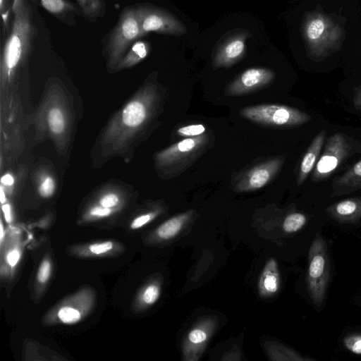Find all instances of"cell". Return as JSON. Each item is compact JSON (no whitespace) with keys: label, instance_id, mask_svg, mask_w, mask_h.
Returning a JSON list of instances; mask_svg holds the SVG:
<instances>
[{"label":"cell","instance_id":"1","mask_svg":"<svg viewBox=\"0 0 361 361\" xmlns=\"http://www.w3.org/2000/svg\"><path fill=\"white\" fill-rule=\"evenodd\" d=\"M307 287L313 304L323 305L330 275V261L326 244L317 233L310 247L308 255Z\"/></svg>","mask_w":361,"mask_h":361},{"label":"cell","instance_id":"2","mask_svg":"<svg viewBox=\"0 0 361 361\" xmlns=\"http://www.w3.org/2000/svg\"><path fill=\"white\" fill-rule=\"evenodd\" d=\"M358 146L359 143L346 134L336 133L330 136L312 171V181L317 183L328 178L348 157L359 150Z\"/></svg>","mask_w":361,"mask_h":361},{"label":"cell","instance_id":"3","mask_svg":"<svg viewBox=\"0 0 361 361\" xmlns=\"http://www.w3.org/2000/svg\"><path fill=\"white\" fill-rule=\"evenodd\" d=\"M241 116L257 123L274 127H293L310 121L311 116L300 110L281 104H260L240 111Z\"/></svg>","mask_w":361,"mask_h":361},{"label":"cell","instance_id":"4","mask_svg":"<svg viewBox=\"0 0 361 361\" xmlns=\"http://www.w3.org/2000/svg\"><path fill=\"white\" fill-rule=\"evenodd\" d=\"M142 35L137 8H130L123 11L106 44L109 63L111 65L119 63L128 49Z\"/></svg>","mask_w":361,"mask_h":361},{"label":"cell","instance_id":"5","mask_svg":"<svg viewBox=\"0 0 361 361\" xmlns=\"http://www.w3.org/2000/svg\"><path fill=\"white\" fill-rule=\"evenodd\" d=\"M303 35L310 49L317 56L338 42L341 28L330 17L320 13L308 16L303 25Z\"/></svg>","mask_w":361,"mask_h":361},{"label":"cell","instance_id":"6","mask_svg":"<svg viewBox=\"0 0 361 361\" xmlns=\"http://www.w3.org/2000/svg\"><path fill=\"white\" fill-rule=\"evenodd\" d=\"M137 8L142 37L150 32L181 35L187 31L185 25L168 11L152 6H142Z\"/></svg>","mask_w":361,"mask_h":361},{"label":"cell","instance_id":"7","mask_svg":"<svg viewBox=\"0 0 361 361\" xmlns=\"http://www.w3.org/2000/svg\"><path fill=\"white\" fill-rule=\"evenodd\" d=\"M251 36V32L243 28L226 33L214 47V68H228L240 61L246 54V42Z\"/></svg>","mask_w":361,"mask_h":361},{"label":"cell","instance_id":"8","mask_svg":"<svg viewBox=\"0 0 361 361\" xmlns=\"http://www.w3.org/2000/svg\"><path fill=\"white\" fill-rule=\"evenodd\" d=\"M275 73L267 68H250L243 71L227 87L226 94L244 95L261 89L273 82Z\"/></svg>","mask_w":361,"mask_h":361},{"label":"cell","instance_id":"9","mask_svg":"<svg viewBox=\"0 0 361 361\" xmlns=\"http://www.w3.org/2000/svg\"><path fill=\"white\" fill-rule=\"evenodd\" d=\"M207 137L205 135L185 137L175 143L157 155L160 164L167 166H175L183 164L196 155L206 143Z\"/></svg>","mask_w":361,"mask_h":361},{"label":"cell","instance_id":"10","mask_svg":"<svg viewBox=\"0 0 361 361\" xmlns=\"http://www.w3.org/2000/svg\"><path fill=\"white\" fill-rule=\"evenodd\" d=\"M283 159L275 158L250 169L238 183L240 191L255 190L266 185L279 172Z\"/></svg>","mask_w":361,"mask_h":361},{"label":"cell","instance_id":"11","mask_svg":"<svg viewBox=\"0 0 361 361\" xmlns=\"http://www.w3.org/2000/svg\"><path fill=\"white\" fill-rule=\"evenodd\" d=\"M326 214L337 222L356 224L361 219V197L347 198L331 204Z\"/></svg>","mask_w":361,"mask_h":361},{"label":"cell","instance_id":"12","mask_svg":"<svg viewBox=\"0 0 361 361\" xmlns=\"http://www.w3.org/2000/svg\"><path fill=\"white\" fill-rule=\"evenodd\" d=\"M361 189V159L350 167L345 173L334 179L332 197L341 196Z\"/></svg>","mask_w":361,"mask_h":361},{"label":"cell","instance_id":"13","mask_svg":"<svg viewBox=\"0 0 361 361\" xmlns=\"http://www.w3.org/2000/svg\"><path fill=\"white\" fill-rule=\"evenodd\" d=\"M326 137V131H320L312 140L303 156L298 172L297 183L302 185L312 172L317 162Z\"/></svg>","mask_w":361,"mask_h":361},{"label":"cell","instance_id":"14","mask_svg":"<svg viewBox=\"0 0 361 361\" xmlns=\"http://www.w3.org/2000/svg\"><path fill=\"white\" fill-rule=\"evenodd\" d=\"M147 115V106L140 101L134 100L130 102L123 111V121L129 127H137L141 125Z\"/></svg>","mask_w":361,"mask_h":361},{"label":"cell","instance_id":"15","mask_svg":"<svg viewBox=\"0 0 361 361\" xmlns=\"http://www.w3.org/2000/svg\"><path fill=\"white\" fill-rule=\"evenodd\" d=\"M149 51V44L145 41H136L118 63L120 67H128L144 59Z\"/></svg>","mask_w":361,"mask_h":361},{"label":"cell","instance_id":"16","mask_svg":"<svg viewBox=\"0 0 361 361\" xmlns=\"http://www.w3.org/2000/svg\"><path fill=\"white\" fill-rule=\"evenodd\" d=\"M188 218V214H183L166 221L158 228V235L165 240L173 238L180 232Z\"/></svg>","mask_w":361,"mask_h":361},{"label":"cell","instance_id":"17","mask_svg":"<svg viewBox=\"0 0 361 361\" xmlns=\"http://www.w3.org/2000/svg\"><path fill=\"white\" fill-rule=\"evenodd\" d=\"M260 286L267 293H274L278 290L279 277L274 260H271V271L269 267L267 266L260 280Z\"/></svg>","mask_w":361,"mask_h":361},{"label":"cell","instance_id":"18","mask_svg":"<svg viewBox=\"0 0 361 361\" xmlns=\"http://www.w3.org/2000/svg\"><path fill=\"white\" fill-rule=\"evenodd\" d=\"M307 223V217L300 212L288 214L283 223V228L287 233H294L300 230Z\"/></svg>","mask_w":361,"mask_h":361},{"label":"cell","instance_id":"19","mask_svg":"<svg viewBox=\"0 0 361 361\" xmlns=\"http://www.w3.org/2000/svg\"><path fill=\"white\" fill-rule=\"evenodd\" d=\"M344 348L352 353L361 354V331L346 334L343 340Z\"/></svg>","mask_w":361,"mask_h":361},{"label":"cell","instance_id":"20","mask_svg":"<svg viewBox=\"0 0 361 361\" xmlns=\"http://www.w3.org/2000/svg\"><path fill=\"white\" fill-rule=\"evenodd\" d=\"M48 123L52 132L61 133L65 126V121L61 111L56 108L52 109L48 115Z\"/></svg>","mask_w":361,"mask_h":361},{"label":"cell","instance_id":"21","mask_svg":"<svg viewBox=\"0 0 361 361\" xmlns=\"http://www.w3.org/2000/svg\"><path fill=\"white\" fill-rule=\"evenodd\" d=\"M58 317L65 324H74L80 320V314L74 308L63 307L59 310Z\"/></svg>","mask_w":361,"mask_h":361},{"label":"cell","instance_id":"22","mask_svg":"<svg viewBox=\"0 0 361 361\" xmlns=\"http://www.w3.org/2000/svg\"><path fill=\"white\" fill-rule=\"evenodd\" d=\"M205 130L206 128L202 124H192L179 128L177 133L182 137H192L203 135Z\"/></svg>","mask_w":361,"mask_h":361},{"label":"cell","instance_id":"23","mask_svg":"<svg viewBox=\"0 0 361 361\" xmlns=\"http://www.w3.org/2000/svg\"><path fill=\"white\" fill-rule=\"evenodd\" d=\"M44 8L53 13H60L68 9V4L64 0H41Z\"/></svg>","mask_w":361,"mask_h":361},{"label":"cell","instance_id":"24","mask_svg":"<svg viewBox=\"0 0 361 361\" xmlns=\"http://www.w3.org/2000/svg\"><path fill=\"white\" fill-rule=\"evenodd\" d=\"M55 190V183L51 177H46L39 187V192L44 197L51 196Z\"/></svg>","mask_w":361,"mask_h":361},{"label":"cell","instance_id":"25","mask_svg":"<svg viewBox=\"0 0 361 361\" xmlns=\"http://www.w3.org/2000/svg\"><path fill=\"white\" fill-rule=\"evenodd\" d=\"M159 296V288L155 285H150L142 294L143 301L148 305L154 303Z\"/></svg>","mask_w":361,"mask_h":361},{"label":"cell","instance_id":"26","mask_svg":"<svg viewBox=\"0 0 361 361\" xmlns=\"http://www.w3.org/2000/svg\"><path fill=\"white\" fill-rule=\"evenodd\" d=\"M51 274V264L49 261L44 260L38 270L37 280L40 283H45L49 278Z\"/></svg>","mask_w":361,"mask_h":361},{"label":"cell","instance_id":"27","mask_svg":"<svg viewBox=\"0 0 361 361\" xmlns=\"http://www.w3.org/2000/svg\"><path fill=\"white\" fill-rule=\"evenodd\" d=\"M113 248V243L110 241L101 243H95L90 246V250L96 255L102 254L111 250Z\"/></svg>","mask_w":361,"mask_h":361},{"label":"cell","instance_id":"28","mask_svg":"<svg viewBox=\"0 0 361 361\" xmlns=\"http://www.w3.org/2000/svg\"><path fill=\"white\" fill-rule=\"evenodd\" d=\"M156 216L155 213H150L141 215L133 220L131 224V228L136 229L142 227L149 221H150Z\"/></svg>","mask_w":361,"mask_h":361},{"label":"cell","instance_id":"29","mask_svg":"<svg viewBox=\"0 0 361 361\" xmlns=\"http://www.w3.org/2000/svg\"><path fill=\"white\" fill-rule=\"evenodd\" d=\"M118 197L115 194H108L102 197L100 200V204L102 207L111 208L116 206L118 203Z\"/></svg>","mask_w":361,"mask_h":361},{"label":"cell","instance_id":"30","mask_svg":"<svg viewBox=\"0 0 361 361\" xmlns=\"http://www.w3.org/2000/svg\"><path fill=\"white\" fill-rule=\"evenodd\" d=\"M188 339L193 343H200L207 339V334L200 329H194L188 334Z\"/></svg>","mask_w":361,"mask_h":361},{"label":"cell","instance_id":"31","mask_svg":"<svg viewBox=\"0 0 361 361\" xmlns=\"http://www.w3.org/2000/svg\"><path fill=\"white\" fill-rule=\"evenodd\" d=\"M20 252L18 250L14 249L10 251L6 256V261L11 267H14L20 259Z\"/></svg>","mask_w":361,"mask_h":361},{"label":"cell","instance_id":"32","mask_svg":"<svg viewBox=\"0 0 361 361\" xmlns=\"http://www.w3.org/2000/svg\"><path fill=\"white\" fill-rule=\"evenodd\" d=\"M111 212V210L109 209V208H106V207H94L93 208L91 211H90V214L92 216H99V217H103V216H106L108 215H109Z\"/></svg>","mask_w":361,"mask_h":361},{"label":"cell","instance_id":"33","mask_svg":"<svg viewBox=\"0 0 361 361\" xmlns=\"http://www.w3.org/2000/svg\"><path fill=\"white\" fill-rule=\"evenodd\" d=\"M353 104L357 109L361 111V87L356 90L354 94Z\"/></svg>","mask_w":361,"mask_h":361},{"label":"cell","instance_id":"34","mask_svg":"<svg viewBox=\"0 0 361 361\" xmlns=\"http://www.w3.org/2000/svg\"><path fill=\"white\" fill-rule=\"evenodd\" d=\"M2 210L6 222L10 223L11 221V207L8 204H3Z\"/></svg>","mask_w":361,"mask_h":361},{"label":"cell","instance_id":"35","mask_svg":"<svg viewBox=\"0 0 361 361\" xmlns=\"http://www.w3.org/2000/svg\"><path fill=\"white\" fill-rule=\"evenodd\" d=\"M1 182L2 184L5 185L11 186L13 184L14 179L11 174L6 173L2 176Z\"/></svg>","mask_w":361,"mask_h":361},{"label":"cell","instance_id":"36","mask_svg":"<svg viewBox=\"0 0 361 361\" xmlns=\"http://www.w3.org/2000/svg\"><path fill=\"white\" fill-rule=\"evenodd\" d=\"M0 200L1 204H4L6 202V197L2 186L0 187Z\"/></svg>","mask_w":361,"mask_h":361},{"label":"cell","instance_id":"37","mask_svg":"<svg viewBox=\"0 0 361 361\" xmlns=\"http://www.w3.org/2000/svg\"><path fill=\"white\" fill-rule=\"evenodd\" d=\"M0 227H1V231H0L1 234H0V238H1V240H2V239H3V238H4V227H3V224H2V222H1V226H0Z\"/></svg>","mask_w":361,"mask_h":361}]
</instances>
